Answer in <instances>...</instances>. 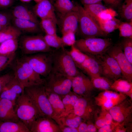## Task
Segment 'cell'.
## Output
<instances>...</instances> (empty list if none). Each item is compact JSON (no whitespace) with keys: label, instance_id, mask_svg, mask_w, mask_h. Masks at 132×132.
I'll return each mask as SVG.
<instances>
[{"label":"cell","instance_id":"16","mask_svg":"<svg viewBox=\"0 0 132 132\" xmlns=\"http://www.w3.org/2000/svg\"><path fill=\"white\" fill-rule=\"evenodd\" d=\"M131 100L127 98L109 110V112L115 122H121L132 115V104Z\"/></svg>","mask_w":132,"mask_h":132},{"label":"cell","instance_id":"29","mask_svg":"<svg viewBox=\"0 0 132 132\" xmlns=\"http://www.w3.org/2000/svg\"><path fill=\"white\" fill-rule=\"evenodd\" d=\"M21 34V31L15 27L9 25L0 32V44L8 40L18 39Z\"/></svg>","mask_w":132,"mask_h":132},{"label":"cell","instance_id":"49","mask_svg":"<svg viewBox=\"0 0 132 132\" xmlns=\"http://www.w3.org/2000/svg\"><path fill=\"white\" fill-rule=\"evenodd\" d=\"M59 127L61 132H78L77 128L63 126H60Z\"/></svg>","mask_w":132,"mask_h":132},{"label":"cell","instance_id":"6","mask_svg":"<svg viewBox=\"0 0 132 132\" xmlns=\"http://www.w3.org/2000/svg\"><path fill=\"white\" fill-rule=\"evenodd\" d=\"M79 19L78 28L83 38L104 37L107 34L102 30L97 22L77 3Z\"/></svg>","mask_w":132,"mask_h":132},{"label":"cell","instance_id":"47","mask_svg":"<svg viewBox=\"0 0 132 132\" xmlns=\"http://www.w3.org/2000/svg\"><path fill=\"white\" fill-rule=\"evenodd\" d=\"M12 16L8 13L0 12V24L5 27L10 25Z\"/></svg>","mask_w":132,"mask_h":132},{"label":"cell","instance_id":"10","mask_svg":"<svg viewBox=\"0 0 132 132\" xmlns=\"http://www.w3.org/2000/svg\"><path fill=\"white\" fill-rule=\"evenodd\" d=\"M106 53L116 61L121 69L124 79L132 82V64L124 55L120 42L113 45Z\"/></svg>","mask_w":132,"mask_h":132},{"label":"cell","instance_id":"8","mask_svg":"<svg viewBox=\"0 0 132 132\" xmlns=\"http://www.w3.org/2000/svg\"><path fill=\"white\" fill-rule=\"evenodd\" d=\"M51 52L40 53L36 54L25 56L22 58L37 73L41 76L45 77L52 69Z\"/></svg>","mask_w":132,"mask_h":132},{"label":"cell","instance_id":"21","mask_svg":"<svg viewBox=\"0 0 132 132\" xmlns=\"http://www.w3.org/2000/svg\"><path fill=\"white\" fill-rule=\"evenodd\" d=\"M20 121L16 115L12 102L7 99L0 98V121Z\"/></svg>","mask_w":132,"mask_h":132},{"label":"cell","instance_id":"3","mask_svg":"<svg viewBox=\"0 0 132 132\" xmlns=\"http://www.w3.org/2000/svg\"><path fill=\"white\" fill-rule=\"evenodd\" d=\"M14 108L19 120L23 123L30 131L33 122L40 116L33 102L25 91L17 98Z\"/></svg>","mask_w":132,"mask_h":132},{"label":"cell","instance_id":"31","mask_svg":"<svg viewBox=\"0 0 132 132\" xmlns=\"http://www.w3.org/2000/svg\"><path fill=\"white\" fill-rule=\"evenodd\" d=\"M18 46L17 39L6 40L0 44V55H8L15 53Z\"/></svg>","mask_w":132,"mask_h":132},{"label":"cell","instance_id":"48","mask_svg":"<svg viewBox=\"0 0 132 132\" xmlns=\"http://www.w3.org/2000/svg\"><path fill=\"white\" fill-rule=\"evenodd\" d=\"M118 122L113 121L111 123L106 125L99 128L98 132H114V129Z\"/></svg>","mask_w":132,"mask_h":132},{"label":"cell","instance_id":"18","mask_svg":"<svg viewBox=\"0 0 132 132\" xmlns=\"http://www.w3.org/2000/svg\"><path fill=\"white\" fill-rule=\"evenodd\" d=\"M34 13L41 19H50L57 23V21L53 3L49 0H42L36 3L33 8Z\"/></svg>","mask_w":132,"mask_h":132},{"label":"cell","instance_id":"57","mask_svg":"<svg viewBox=\"0 0 132 132\" xmlns=\"http://www.w3.org/2000/svg\"><path fill=\"white\" fill-rule=\"evenodd\" d=\"M35 1L36 3H38L42 0H33Z\"/></svg>","mask_w":132,"mask_h":132},{"label":"cell","instance_id":"11","mask_svg":"<svg viewBox=\"0 0 132 132\" xmlns=\"http://www.w3.org/2000/svg\"><path fill=\"white\" fill-rule=\"evenodd\" d=\"M97 105L91 97L80 96L74 107L73 111L84 121L92 122L98 110L97 109Z\"/></svg>","mask_w":132,"mask_h":132},{"label":"cell","instance_id":"28","mask_svg":"<svg viewBox=\"0 0 132 132\" xmlns=\"http://www.w3.org/2000/svg\"><path fill=\"white\" fill-rule=\"evenodd\" d=\"M95 125L97 129L113 121L112 118L109 110L101 109L98 110L94 118Z\"/></svg>","mask_w":132,"mask_h":132},{"label":"cell","instance_id":"17","mask_svg":"<svg viewBox=\"0 0 132 132\" xmlns=\"http://www.w3.org/2000/svg\"><path fill=\"white\" fill-rule=\"evenodd\" d=\"M30 132H61L59 126L53 119L39 116L33 122Z\"/></svg>","mask_w":132,"mask_h":132},{"label":"cell","instance_id":"36","mask_svg":"<svg viewBox=\"0 0 132 132\" xmlns=\"http://www.w3.org/2000/svg\"><path fill=\"white\" fill-rule=\"evenodd\" d=\"M120 22L114 17L101 22L99 25L103 31L108 34L118 29Z\"/></svg>","mask_w":132,"mask_h":132},{"label":"cell","instance_id":"22","mask_svg":"<svg viewBox=\"0 0 132 132\" xmlns=\"http://www.w3.org/2000/svg\"><path fill=\"white\" fill-rule=\"evenodd\" d=\"M46 91L53 110L54 120L56 122L57 119L63 116L65 112L61 96L55 93Z\"/></svg>","mask_w":132,"mask_h":132},{"label":"cell","instance_id":"53","mask_svg":"<svg viewBox=\"0 0 132 132\" xmlns=\"http://www.w3.org/2000/svg\"><path fill=\"white\" fill-rule=\"evenodd\" d=\"M83 5H86L102 2V0H80Z\"/></svg>","mask_w":132,"mask_h":132},{"label":"cell","instance_id":"26","mask_svg":"<svg viewBox=\"0 0 132 132\" xmlns=\"http://www.w3.org/2000/svg\"><path fill=\"white\" fill-rule=\"evenodd\" d=\"M0 132H30L21 121H0Z\"/></svg>","mask_w":132,"mask_h":132},{"label":"cell","instance_id":"37","mask_svg":"<svg viewBox=\"0 0 132 132\" xmlns=\"http://www.w3.org/2000/svg\"><path fill=\"white\" fill-rule=\"evenodd\" d=\"M44 37L47 45L50 47L58 49L64 47V44L61 37L57 34L49 35L46 34Z\"/></svg>","mask_w":132,"mask_h":132},{"label":"cell","instance_id":"33","mask_svg":"<svg viewBox=\"0 0 132 132\" xmlns=\"http://www.w3.org/2000/svg\"><path fill=\"white\" fill-rule=\"evenodd\" d=\"M118 9L120 15L128 22H132V0H124Z\"/></svg>","mask_w":132,"mask_h":132},{"label":"cell","instance_id":"12","mask_svg":"<svg viewBox=\"0 0 132 132\" xmlns=\"http://www.w3.org/2000/svg\"><path fill=\"white\" fill-rule=\"evenodd\" d=\"M101 69V75L114 81L122 77L121 69L116 60L107 53L96 56Z\"/></svg>","mask_w":132,"mask_h":132},{"label":"cell","instance_id":"14","mask_svg":"<svg viewBox=\"0 0 132 132\" xmlns=\"http://www.w3.org/2000/svg\"><path fill=\"white\" fill-rule=\"evenodd\" d=\"M70 78L73 92L80 96L91 97L95 88L90 79L81 72Z\"/></svg>","mask_w":132,"mask_h":132},{"label":"cell","instance_id":"13","mask_svg":"<svg viewBox=\"0 0 132 132\" xmlns=\"http://www.w3.org/2000/svg\"><path fill=\"white\" fill-rule=\"evenodd\" d=\"M127 96L124 94L109 90L100 93L95 98L97 106L101 109L108 110L126 99Z\"/></svg>","mask_w":132,"mask_h":132},{"label":"cell","instance_id":"34","mask_svg":"<svg viewBox=\"0 0 132 132\" xmlns=\"http://www.w3.org/2000/svg\"><path fill=\"white\" fill-rule=\"evenodd\" d=\"M90 79L94 88L104 91L110 90L113 81L102 76L91 78Z\"/></svg>","mask_w":132,"mask_h":132},{"label":"cell","instance_id":"54","mask_svg":"<svg viewBox=\"0 0 132 132\" xmlns=\"http://www.w3.org/2000/svg\"><path fill=\"white\" fill-rule=\"evenodd\" d=\"M127 97L128 96L130 99L132 100V88H131L128 91L123 93Z\"/></svg>","mask_w":132,"mask_h":132},{"label":"cell","instance_id":"41","mask_svg":"<svg viewBox=\"0 0 132 132\" xmlns=\"http://www.w3.org/2000/svg\"><path fill=\"white\" fill-rule=\"evenodd\" d=\"M131 116L122 122L118 123L114 129L115 132H132V117Z\"/></svg>","mask_w":132,"mask_h":132},{"label":"cell","instance_id":"2","mask_svg":"<svg viewBox=\"0 0 132 132\" xmlns=\"http://www.w3.org/2000/svg\"><path fill=\"white\" fill-rule=\"evenodd\" d=\"M13 61L11 66L14 76L24 88L44 84V79L37 73L22 58Z\"/></svg>","mask_w":132,"mask_h":132},{"label":"cell","instance_id":"23","mask_svg":"<svg viewBox=\"0 0 132 132\" xmlns=\"http://www.w3.org/2000/svg\"><path fill=\"white\" fill-rule=\"evenodd\" d=\"M84 121L80 117L76 115L73 111L66 114L59 118L56 122L59 125L77 128L80 124Z\"/></svg>","mask_w":132,"mask_h":132},{"label":"cell","instance_id":"4","mask_svg":"<svg viewBox=\"0 0 132 132\" xmlns=\"http://www.w3.org/2000/svg\"><path fill=\"white\" fill-rule=\"evenodd\" d=\"M24 91L33 102L40 116L50 117L54 120L53 110L43 84L25 88Z\"/></svg>","mask_w":132,"mask_h":132},{"label":"cell","instance_id":"25","mask_svg":"<svg viewBox=\"0 0 132 132\" xmlns=\"http://www.w3.org/2000/svg\"><path fill=\"white\" fill-rule=\"evenodd\" d=\"M12 14V16L15 18L38 23V20L34 13L24 6L19 5L16 6L13 10Z\"/></svg>","mask_w":132,"mask_h":132},{"label":"cell","instance_id":"40","mask_svg":"<svg viewBox=\"0 0 132 132\" xmlns=\"http://www.w3.org/2000/svg\"><path fill=\"white\" fill-rule=\"evenodd\" d=\"M120 42L124 55L132 64V38H124Z\"/></svg>","mask_w":132,"mask_h":132},{"label":"cell","instance_id":"30","mask_svg":"<svg viewBox=\"0 0 132 132\" xmlns=\"http://www.w3.org/2000/svg\"><path fill=\"white\" fill-rule=\"evenodd\" d=\"M61 96L65 109L64 115L73 110L75 105L80 97L71 91L66 94Z\"/></svg>","mask_w":132,"mask_h":132},{"label":"cell","instance_id":"43","mask_svg":"<svg viewBox=\"0 0 132 132\" xmlns=\"http://www.w3.org/2000/svg\"><path fill=\"white\" fill-rule=\"evenodd\" d=\"M117 15L114 10L108 8L99 15L98 23L99 25L100 22L114 18Z\"/></svg>","mask_w":132,"mask_h":132},{"label":"cell","instance_id":"56","mask_svg":"<svg viewBox=\"0 0 132 132\" xmlns=\"http://www.w3.org/2000/svg\"><path fill=\"white\" fill-rule=\"evenodd\" d=\"M5 27L0 24V32Z\"/></svg>","mask_w":132,"mask_h":132},{"label":"cell","instance_id":"20","mask_svg":"<svg viewBox=\"0 0 132 132\" xmlns=\"http://www.w3.org/2000/svg\"><path fill=\"white\" fill-rule=\"evenodd\" d=\"M61 16L60 25L62 34L68 32L75 33L78 29L79 19L77 10Z\"/></svg>","mask_w":132,"mask_h":132},{"label":"cell","instance_id":"39","mask_svg":"<svg viewBox=\"0 0 132 132\" xmlns=\"http://www.w3.org/2000/svg\"><path fill=\"white\" fill-rule=\"evenodd\" d=\"M118 29L120 37L132 38V22H120Z\"/></svg>","mask_w":132,"mask_h":132},{"label":"cell","instance_id":"1","mask_svg":"<svg viewBox=\"0 0 132 132\" xmlns=\"http://www.w3.org/2000/svg\"><path fill=\"white\" fill-rule=\"evenodd\" d=\"M51 53L52 70L70 78L80 73L69 51L63 47L52 50Z\"/></svg>","mask_w":132,"mask_h":132},{"label":"cell","instance_id":"50","mask_svg":"<svg viewBox=\"0 0 132 132\" xmlns=\"http://www.w3.org/2000/svg\"><path fill=\"white\" fill-rule=\"evenodd\" d=\"M13 0H0V8H5L11 6L13 3Z\"/></svg>","mask_w":132,"mask_h":132},{"label":"cell","instance_id":"5","mask_svg":"<svg viewBox=\"0 0 132 132\" xmlns=\"http://www.w3.org/2000/svg\"><path fill=\"white\" fill-rule=\"evenodd\" d=\"M113 45L109 38L90 37L76 40L74 45L84 53L96 56L105 53Z\"/></svg>","mask_w":132,"mask_h":132},{"label":"cell","instance_id":"44","mask_svg":"<svg viewBox=\"0 0 132 132\" xmlns=\"http://www.w3.org/2000/svg\"><path fill=\"white\" fill-rule=\"evenodd\" d=\"M75 33L68 32L62 34L61 37L65 46H71L75 44L76 41Z\"/></svg>","mask_w":132,"mask_h":132},{"label":"cell","instance_id":"32","mask_svg":"<svg viewBox=\"0 0 132 132\" xmlns=\"http://www.w3.org/2000/svg\"><path fill=\"white\" fill-rule=\"evenodd\" d=\"M83 7L87 13L97 23L99 15L108 8L102 2L84 5Z\"/></svg>","mask_w":132,"mask_h":132},{"label":"cell","instance_id":"9","mask_svg":"<svg viewBox=\"0 0 132 132\" xmlns=\"http://www.w3.org/2000/svg\"><path fill=\"white\" fill-rule=\"evenodd\" d=\"M20 47L22 53L26 55L52 50L46 43L44 36L41 35L23 36L20 40Z\"/></svg>","mask_w":132,"mask_h":132},{"label":"cell","instance_id":"15","mask_svg":"<svg viewBox=\"0 0 132 132\" xmlns=\"http://www.w3.org/2000/svg\"><path fill=\"white\" fill-rule=\"evenodd\" d=\"M24 89L14 75L3 89L0 94V98L11 101L14 106L17 98L24 92Z\"/></svg>","mask_w":132,"mask_h":132},{"label":"cell","instance_id":"46","mask_svg":"<svg viewBox=\"0 0 132 132\" xmlns=\"http://www.w3.org/2000/svg\"><path fill=\"white\" fill-rule=\"evenodd\" d=\"M13 76V73H8L0 76V94L5 86Z\"/></svg>","mask_w":132,"mask_h":132},{"label":"cell","instance_id":"35","mask_svg":"<svg viewBox=\"0 0 132 132\" xmlns=\"http://www.w3.org/2000/svg\"><path fill=\"white\" fill-rule=\"evenodd\" d=\"M132 88V82L121 78L113 81L110 90L116 92L124 93Z\"/></svg>","mask_w":132,"mask_h":132},{"label":"cell","instance_id":"24","mask_svg":"<svg viewBox=\"0 0 132 132\" xmlns=\"http://www.w3.org/2000/svg\"><path fill=\"white\" fill-rule=\"evenodd\" d=\"M13 25L20 31L30 33H35L39 31L38 23L30 20L20 19L12 16Z\"/></svg>","mask_w":132,"mask_h":132},{"label":"cell","instance_id":"45","mask_svg":"<svg viewBox=\"0 0 132 132\" xmlns=\"http://www.w3.org/2000/svg\"><path fill=\"white\" fill-rule=\"evenodd\" d=\"M124 0H102L107 8L113 10L118 9Z\"/></svg>","mask_w":132,"mask_h":132},{"label":"cell","instance_id":"42","mask_svg":"<svg viewBox=\"0 0 132 132\" xmlns=\"http://www.w3.org/2000/svg\"><path fill=\"white\" fill-rule=\"evenodd\" d=\"M15 57V53L8 55H0V73L10 66Z\"/></svg>","mask_w":132,"mask_h":132},{"label":"cell","instance_id":"55","mask_svg":"<svg viewBox=\"0 0 132 132\" xmlns=\"http://www.w3.org/2000/svg\"><path fill=\"white\" fill-rule=\"evenodd\" d=\"M21 1L24 2H28L32 0H19Z\"/></svg>","mask_w":132,"mask_h":132},{"label":"cell","instance_id":"7","mask_svg":"<svg viewBox=\"0 0 132 132\" xmlns=\"http://www.w3.org/2000/svg\"><path fill=\"white\" fill-rule=\"evenodd\" d=\"M45 78L43 85L46 91L60 96L71 91L72 81L69 77L52 70Z\"/></svg>","mask_w":132,"mask_h":132},{"label":"cell","instance_id":"27","mask_svg":"<svg viewBox=\"0 0 132 132\" xmlns=\"http://www.w3.org/2000/svg\"><path fill=\"white\" fill-rule=\"evenodd\" d=\"M55 9L61 15H63L77 10V3L70 0H55L54 3Z\"/></svg>","mask_w":132,"mask_h":132},{"label":"cell","instance_id":"38","mask_svg":"<svg viewBox=\"0 0 132 132\" xmlns=\"http://www.w3.org/2000/svg\"><path fill=\"white\" fill-rule=\"evenodd\" d=\"M41 26L46 33L49 35L57 34L56 25L57 23L50 19H41Z\"/></svg>","mask_w":132,"mask_h":132},{"label":"cell","instance_id":"52","mask_svg":"<svg viewBox=\"0 0 132 132\" xmlns=\"http://www.w3.org/2000/svg\"><path fill=\"white\" fill-rule=\"evenodd\" d=\"M87 123L84 121L82 122L77 128L78 132H86Z\"/></svg>","mask_w":132,"mask_h":132},{"label":"cell","instance_id":"19","mask_svg":"<svg viewBox=\"0 0 132 132\" xmlns=\"http://www.w3.org/2000/svg\"><path fill=\"white\" fill-rule=\"evenodd\" d=\"M78 68L88 74L91 78L101 76L100 65L95 56L87 54Z\"/></svg>","mask_w":132,"mask_h":132},{"label":"cell","instance_id":"58","mask_svg":"<svg viewBox=\"0 0 132 132\" xmlns=\"http://www.w3.org/2000/svg\"><path fill=\"white\" fill-rule=\"evenodd\" d=\"M49 0L53 4L54 3L55 0Z\"/></svg>","mask_w":132,"mask_h":132},{"label":"cell","instance_id":"51","mask_svg":"<svg viewBox=\"0 0 132 132\" xmlns=\"http://www.w3.org/2000/svg\"><path fill=\"white\" fill-rule=\"evenodd\" d=\"M87 123V126L86 132H96L97 128L92 122H86Z\"/></svg>","mask_w":132,"mask_h":132}]
</instances>
